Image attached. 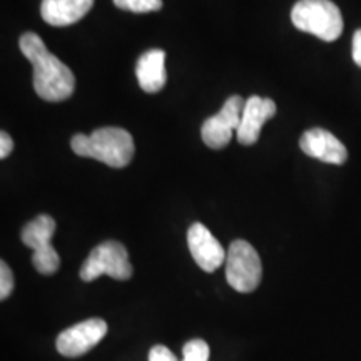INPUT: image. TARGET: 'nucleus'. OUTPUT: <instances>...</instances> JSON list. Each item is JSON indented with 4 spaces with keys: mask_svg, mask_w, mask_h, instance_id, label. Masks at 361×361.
Masks as SVG:
<instances>
[{
    "mask_svg": "<svg viewBox=\"0 0 361 361\" xmlns=\"http://www.w3.org/2000/svg\"><path fill=\"white\" fill-rule=\"evenodd\" d=\"M102 274H107L117 281H128L133 276L129 252L123 243L106 241L94 247L89 258L84 261L79 276L82 281L90 283Z\"/></svg>",
    "mask_w": 361,
    "mask_h": 361,
    "instance_id": "obj_5",
    "label": "nucleus"
},
{
    "mask_svg": "<svg viewBox=\"0 0 361 361\" xmlns=\"http://www.w3.org/2000/svg\"><path fill=\"white\" fill-rule=\"evenodd\" d=\"M246 101L239 96H231L224 102L218 114L204 121L201 129L202 141L211 149H224L231 142L233 134L238 133L241 124L243 109Z\"/></svg>",
    "mask_w": 361,
    "mask_h": 361,
    "instance_id": "obj_7",
    "label": "nucleus"
},
{
    "mask_svg": "<svg viewBox=\"0 0 361 361\" xmlns=\"http://www.w3.org/2000/svg\"><path fill=\"white\" fill-rule=\"evenodd\" d=\"M56 221L52 216L40 214L22 229V243L32 250V264L40 274H54L61 266V258L52 246Z\"/></svg>",
    "mask_w": 361,
    "mask_h": 361,
    "instance_id": "obj_6",
    "label": "nucleus"
},
{
    "mask_svg": "<svg viewBox=\"0 0 361 361\" xmlns=\"http://www.w3.org/2000/svg\"><path fill=\"white\" fill-rule=\"evenodd\" d=\"M188 246L192 259L206 273H213L221 264L226 263L228 252L221 243L213 236V233L204 224L194 223L188 231Z\"/></svg>",
    "mask_w": 361,
    "mask_h": 361,
    "instance_id": "obj_9",
    "label": "nucleus"
},
{
    "mask_svg": "<svg viewBox=\"0 0 361 361\" xmlns=\"http://www.w3.org/2000/svg\"><path fill=\"white\" fill-rule=\"evenodd\" d=\"M71 147L80 157L101 161L111 168H126L134 157V139L123 128H101L92 134H75Z\"/></svg>",
    "mask_w": 361,
    "mask_h": 361,
    "instance_id": "obj_2",
    "label": "nucleus"
},
{
    "mask_svg": "<svg viewBox=\"0 0 361 361\" xmlns=\"http://www.w3.org/2000/svg\"><path fill=\"white\" fill-rule=\"evenodd\" d=\"M137 82L142 90L149 94L159 92L166 85L168 74H166V52L161 49H151L144 52L135 67Z\"/></svg>",
    "mask_w": 361,
    "mask_h": 361,
    "instance_id": "obj_13",
    "label": "nucleus"
},
{
    "mask_svg": "<svg viewBox=\"0 0 361 361\" xmlns=\"http://www.w3.org/2000/svg\"><path fill=\"white\" fill-rule=\"evenodd\" d=\"M94 0H42V19L54 27H67L89 13Z\"/></svg>",
    "mask_w": 361,
    "mask_h": 361,
    "instance_id": "obj_12",
    "label": "nucleus"
},
{
    "mask_svg": "<svg viewBox=\"0 0 361 361\" xmlns=\"http://www.w3.org/2000/svg\"><path fill=\"white\" fill-rule=\"evenodd\" d=\"M114 4L123 11L135 13L157 12L162 7V0H114Z\"/></svg>",
    "mask_w": 361,
    "mask_h": 361,
    "instance_id": "obj_14",
    "label": "nucleus"
},
{
    "mask_svg": "<svg viewBox=\"0 0 361 361\" xmlns=\"http://www.w3.org/2000/svg\"><path fill=\"white\" fill-rule=\"evenodd\" d=\"M291 20L296 29L326 42L336 40L343 32L341 12L331 0H300L293 7Z\"/></svg>",
    "mask_w": 361,
    "mask_h": 361,
    "instance_id": "obj_3",
    "label": "nucleus"
},
{
    "mask_svg": "<svg viewBox=\"0 0 361 361\" xmlns=\"http://www.w3.org/2000/svg\"><path fill=\"white\" fill-rule=\"evenodd\" d=\"M107 323L101 318H90L64 329L57 336L56 348L66 358H79L94 348L106 336Z\"/></svg>",
    "mask_w": 361,
    "mask_h": 361,
    "instance_id": "obj_8",
    "label": "nucleus"
},
{
    "mask_svg": "<svg viewBox=\"0 0 361 361\" xmlns=\"http://www.w3.org/2000/svg\"><path fill=\"white\" fill-rule=\"evenodd\" d=\"M276 114V104L271 99H263L259 96H252L246 101L243 109L241 124L236 133L238 142L243 146H252L259 139L261 129L266 121Z\"/></svg>",
    "mask_w": 361,
    "mask_h": 361,
    "instance_id": "obj_11",
    "label": "nucleus"
},
{
    "mask_svg": "<svg viewBox=\"0 0 361 361\" xmlns=\"http://www.w3.org/2000/svg\"><path fill=\"white\" fill-rule=\"evenodd\" d=\"M209 345L204 340H191L183 348V361H207Z\"/></svg>",
    "mask_w": 361,
    "mask_h": 361,
    "instance_id": "obj_15",
    "label": "nucleus"
},
{
    "mask_svg": "<svg viewBox=\"0 0 361 361\" xmlns=\"http://www.w3.org/2000/svg\"><path fill=\"white\" fill-rule=\"evenodd\" d=\"M353 61L356 66L361 67V29L356 30L353 35Z\"/></svg>",
    "mask_w": 361,
    "mask_h": 361,
    "instance_id": "obj_19",
    "label": "nucleus"
},
{
    "mask_svg": "<svg viewBox=\"0 0 361 361\" xmlns=\"http://www.w3.org/2000/svg\"><path fill=\"white\" fill-rule=\"evenodd\" d=\"M149 361H178V358L168 346L156 345L149 351Z\"/></svg>",
    "mask_w": 361,
    "mask_h": 361,
    "instance_id": "obj_17",
    "label": "nucleus"
},
{
    "mask_svg": "<svg viewBox=\"0 0 361 361\" xmlns=\"http://www.w3.org/2000/svg\"><path fill=\"white\" fill-rule=\"evenodd\" d=\"M12 151H13L12 137L6 133V130H2V133H0V159H6V157L11 156Z\"/></svg>",
    "mask_w": 361,
    "mask_h": 361,
    "instance_id": "obj_18",
    "label": "nucleus"
},
{
    "mask_svg": "<svg viewBox=\"0 0 361 361\" xmlns=\"http://www.w3.org/2000/svg\"><path fill=\"white\" fill-rule=\"evenodd\" d=\"M19 47L32 64V84L40 99L61 102L74 94V72L45 47L44 40L37 34L25 32L19 40Z\"/></svg>",
    "mask_w": 361,
    "mask_h": 361,
    "instance_id": "obj_1",
    "label": "nucleus"
},
{
    "mask_svg": "<svg viewBox=\"0 0 361 361\" xmlns=\"http://www.w3.org/2000/svg\"><path fill=\"white\" fill-rule=\"evenodd\" d=\"M13 290V274L6 261L0 263V300H7Z\"/></svg>",
    "mask_w": 361,
    "mask_h": 361,
    "instance_id": "obj_16",
    "label": "nucleus"
},
{
    "mask_svg": "<svg viewBox=\"0 0 361 361\" xmlns=\"http://www.w3.org/2000/svg\"><path fill=\"white\" fill-rule=\"evenodd\" d=\"M226 279L238 293H252L263 278V264L258 251L245 239L231 243L226 256Z\"/></svg>",
    "mask_w": 361,
    "mask_h": 361,
    "instance_id": "obj_4",
    "label": "nucleus"
},
{
    "mask_svg": "<svg viewBox=\"0 0 361 361\" xmlns=\"http://www.w3.org/2000/svg\"><path fill=\"white\" fill-rule=\"evenodd\" d=\"M300 147L305 154L328 162V164L341 166L348 159V151H346L345 144L336 135L322 128L306 130L300 139Z\"/></svg>",
    "mask_w": 361,
    "mask_h": 361,
    "instance_id": "obj_10",
    "label": "nucleus"
}]
</instances>
